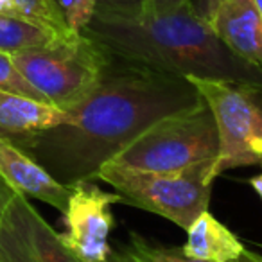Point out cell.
<instances>
[{"label": "cell", "instance_id": "7", "mask_svg": "<svg viewBox=\"0 0 262 262\" xmlns=\"http://www.w3.org/2000/svg\"><path fill=\"white\" fill-rule=\"evenodd\" d=\"M115 203H124V198L102 190L94 180L70 185V196L63 212L65 232L59 235L83 262H104L112 253L108 239L115 221L112 214Z\"/></svg>", "mask_w": 262, "mask_h": 262}, {"label": "cell", "instance_id": "11", "mask_svg": "<svg viewBox=\"0 0 262 262\" xmlns=\"http://www.w3.org/2000/svg\"><path fill=\"white\" fill-rule=\"evenodd\" d=\"M182 251L187 257L205 262H237L241 257H250L239 237L208 210L198 215L187 228Z\"/></svg>", "mask_w": 262, "mask_h": 262}, {"label": "cell", "instance_id": "6", "mask_svg": "<svg viewBox=\"0 0 262 262\" xmlns=\"http://www.w3.org/2000/svg\"><path fill=\"white\" fill-rule=\"evenodd\" d=\"M208 104L217 127L215 178L230 169L262 164V86L187 77Z\"/></svg>", "mask_w": 262, "mask_h": 262}, {"label": "cell", "instance_id": "22", "mask_svg": "<svg viewBox=\"0 0 262 262\" xmlns=\"http://www.w3.org/2000/svg\"><path fill=\"white\" fill-rule=\"evenodd\" d=\"M104 262H137V260L131 257L126 250H120V251L119 250H112V253L108 255V258H106Z\"/></svg>", "mask_w": 262, "mask_h": 262}, {"label": "cell", "instance_id": "15", "mask_svg": "<svg viewBox=\"0 0 262 262\" xmlns=\"http://www.w3.org/2000/svg\"><path fill=\"white\" fill-rule=\"evenodd\" d=\"M124 250L137 262H205L187 257L182 250H176V248L155 246L139 233H131L129 246H126Z\"/></svg>", "mask_w": 262, "mask_h": 262}, {"label": "cell", "instance_id": "8", "mask_svg": "<svg viewBox=\"0 0 262 262\" xmlns=\"http://www.w3.org/2000/svg\"><path fill=\"white\" fill-rule=\"evenodd\" d=\"M0 262H83L61 241V235L31 205L15 192L0 223Z\"/></svg>", "mask_w": 262, "mask_h": 262}, {"label": "cell", "instance_id": "12", "mask_svg": "<svg viewBox=\"0 0 262 262\" xmlns=\"http://www.w3.org/2000/svg\"><path fill=\"white\" fill-rule=\"evenodd\" d=\"M67 120V112L43 101L0 90V133L29 137Z\"/></svg>", "mask_w": 262, "mask_h": 262}, {"label": "cell", "instance_id": "5", "mask_svg": "<svg viewBox=\"0 0 262 262\" xmlns=\"http://www.w3.org/2000/svg\"><path fill=\"white\" fill-rule=\"evenodd\" d=\"M217 153L214 115L207 102L200 101L151 124L112 162L133 171L169 172L217 158Z\"/></svg>", "mask_w": 262, "mask_h": 262}, {"label": "cell", "instance_id": "18", "mask_svg": "<svg viewBox=\"0 0 262 262\" xmlns=\"http://www.w3.org/2000/svg\"><path fill=\"white\" fill-rule=\"evenodd\" d=\"M189 0H140V8L151 13H169L182 8Z\"/></svg>", "mask_w": 262, "mask_h": 262}, {"label": "cell", "instance_id": "2", "mask_svg": "<svg viewBox=\"0 0 262 262\" xmlns=\"http://www.w3.org/2000/svg\"><path fill=\"white\" fill-rule=\"evenodd\" d=\"M83 34L110 54L182 77L262 86V72L235 56L190 2L169 13L97 6Z\"/></svg>", "mask_w": 262, "mask_h": 262}, {"label": "cell", "instance_id": "23", "mask_svg": "<svg viewBox=\"0 0 262 262\" xmlns=\"http://www.w3.org/2000/svg\"><path fill=\"white\" fill-rule=\"evenodd\" d=\"M0 13H6V15H16L15 0H0Z\"/></svg>", "mask_w": 262, "mask_h": 262}, {"label": "cell", "instance_id": "19", "mask_svg": "<svg viewBox=\"0 0 262 262\" xmlns=\"http://www.w3.org/2000/svg\"><path fill=\"white\" fill-rule=\"evenodd\" d=\"M189 2H190V6H192L194 11H196L203 20L208 22L223 0H189Z\"/></svg>", "mask_w": 262, "mask_h": 262}, {"label": "cell", "instance_id": "21", "mask_svg": "<svg viewBox=\"0 0 262 262\" xmlns=\"http://www.w3.org/2000/svg\"><path fill=\"white\" fill-rule=\"evenodd\" d=\"M140 4V0H99L102 8H129V6Z\"/></svg>", "mask_w": 262, "mask_h": 262}, {"label": "cell", "instance_id": "16", "mask_svg": "<svg viewBox=\"0 0 262 262\" xmlns=\"http://www.w3.org/2000/svg\"><path fill=\"white\" fill-rule=\"evenodd\" d=\"M0 90L26 95V97L47 102L43 95H41L40 92L22 76V72L16 69L11 54H6V52H2V51H0ZM49 104H51V102H49Z\"/></svg>", "mask_w": 262, "mask_h": 262}, {"label": "cell", "instance_id": "13", "mask_svg": "<svg viewBox=\"0 0 262 262\" xmlns=\"http://www.w3.org/2000/svg\"><path fill=\"white\" fill-rule=\"evenodd\" d=\"M72 36H63V34L45 26H40L33 20L24 18V16L0 13V51L6 54L13 56L16 52L31 51V49L49 47L56 41L69 40Z\"/></svg>", "mask_w": 262, "mask_h": 262}, {"label": "cell", "instance_id": "1", "mask_svg": "<svg viewBox=\"0 0 262 262\" xmlns=\"http://www.w3.org/2000/svg\"><path fill=\"white\" fill-rule=\"evenodd\" d=\"M203 97L187 77L112 54L101 84L67 120L26 137L36 160L65 185L94 180L151 124Z\"/></svg>", "mask_w": 262, "mask_h": 262}, {"label": "cell", "instance_id": "4", "mask_svg": "<svg viewBox=\"0 0 262 262\" xmlns=\"http://www.w3.org/2000/svg\"><path fill=\"white\" fill-rule=\"evenodd\" d=\"M11 58L45 101L70 112L101 84L112 54L94 38L79 33L49 47L16 52Z\"/></svg>", "mask_w": 262, "mask_h": 262}, {"label": "cell", "instance_id": "24", "mask_svg": "<svg viewBox=\"0 0 262 262\" xmlns=\"http://www.w3.org/2000/svg\"><path fill=\"white\" fill-rule=\"evenodd\" d=\"M250 185H251V189L257 192V196L262 200V172H260V174H257V176H253V178L250 180Z\"/></svg>", "mask_w": 262, "mask_h": 262}, {"label": "cell", "instance_id": "25", "mask_svg": "<svg viewBox=\"0 0 262 262\" xmlns=\"http://www.w3.org/2000/svg\"><path fill=\"white\" fill-rule=\"evenodd\" d=\"M253 2H255V6H257L258 13H260V16H262V0H253Z\"/></svg>", "mask_w": 262, "mask_h": 262}, {"label": "cell", "instance_id": "20", "mask_svg": "<svg viewBox=\"0 0 262 262\" xmlns=\"http://www.w3.org/2000/svg\"><path fill=\"white\" fill-rule=\"evenodd\" d=\"M15 194V190L4 182V180L0 178V223H2V217H4V212H6V207H8L9 200L11 196Z\"/></svg>", "mask_w": 262, "mask_h": 262}, {"label": "cell", "instance_id": "3", "mask_svg": "<svg viewBox=\"0 0 262 262\" xmlns=\"http://www.w3.org/2000/svg\"><path fill=\"white\" fill-rule=\"evenodd\" d=\"M214 167L215 158L169 172L133 171L108 162L94 180L112 185L124 203L158 214L187 230L198 215L208 210Z\"/></svg>", "mask_w": 262, "mask_h": 262}, {"label": "cell", "instance_id": "9", "mask_svg": "<svg viewBox=\"0 0 262 262\" xmlns=\"http://www.w3.org/2000/svg\"><path fill=\"white\" fill-rule=\"evenodd\" d=\"M0 178L15 192L34 198L65 212L70 187L58 182L40 162L0 133Z\"/></svg>", "mask_w": 262, "mask_h": 262}, {"label": "cell", "instance_id": "17", "mask_svg": "<svg viewBox=\"0 0 262 262\" xmlns=\"http://www.w3.org/2000/svg\"><path fill=\"white\" fill-rule=\"evenodd\" d=\"M67 26L74 33H83L84 27L94 18L99 0H56Z\"/></svg>", "mask_w": 262, "mask_h": 262}, {"label": "cell", "instance_id": "10", "mask_svg": "<svg viewBox=\"0 0 262 262\" xmlns=\"http://www.w3.org/2000/svg\"><path fill=\"white\" fill-rule=\"evenodd\" d=\"M208 24L233 54L262 72V16L253 0H223Z\"/></svg>", "mask_w": 262, "mask_h": 262}, {"label": "cell", "instance_id": "26", "mask_svg": "<svg viewBox=\"0 0 262 262\" xmlns=\"http://www.w3.org/2000/svg\"><path fill=\"white\" fill-rule=\"evenodd\" d=\"M237 262H239V260H237ZM248 262H262V258H257V257H253V255H251Z\"/></svg>", "mask_w": 262, "mask_h": 262}, {"label": "cell", "instance_id": "14", "mask_svg": "<svg viewBox=\"0 0 262 262\" xmlns=\"http://www.w3.org/2000/svg\"><path fill=\"white\" fill-rule=\"evenodd\" d=\"M15 8L18 16L33 20L40 26H45L56 33L63 34V36L77 34L67 26L56 0H15Z\"/></svg>", "mask_w": 262, "mask_h": 262}]
</instances>
